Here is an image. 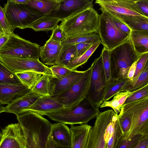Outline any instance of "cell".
<instances>
[{"instance_id":"cell-1","label":"cell","mask_w":148,"mask_h":148,"mask_svg":"<svg viewBox=\"0 0 148 148\" xmlns=\"http://www.w3.org/2000/svg\"><path fill=\"white\" fill-rule=\"evenodd\" d=\"M23 130L25 148H45L51 123L42 115L26 111L16 116Z\"/></svg>"},{"instance_id":"cell-2","label":"cell","mask_w":148,"mask_h":148,"mask_svg":"<svg viewBox=\"0 0 148 148\" xmlns=\"http://www.w3.org/2000/svg\"><path fill=\"white\" fill-rule=\"evenodd\" d=\"M99 15L93 7L76 13L61 21L59 25L66 39L77 36L97 33Z\"/></svg>"},{"instance_id":"cell-3","label":"cell","mask_w":148,"mask_h":148,"mask_svg":"<svg viewBox=\"0 0 148 148\" xmlns=\"http://www.w3.org/2000/svg\"><path fill=\"white\" fill-rule=\"evenodd\" d=\"M100 113L86 97L73 108L47 114L45 115L51 119L64 124L73 125L87 123L97 117Z\"/></svg>"},{"instance_id":"cell-4","label":"cell","mask_w":148,"mask_h":148,"mask_svg":"<svg viewBox=\"0 0 148 148\" xmlns=\"http://www.w3.org/2000/svg\"><path fill=\"white\" fill-rule=\"evenodd\" d=\"M111 74L115 79L128 78L129 69L141 55L135 51L130 37L126 41L110 51Z\"/></svg>"},{"instance_id":"cell-5","label":"cell","mask_w":148,"mask_h":148,"mask_svg":"<svg viewBox=\"0 0 148 148\" xmlns=\"http://www.w3.org/2000/svg\"><path fill=\"white\" fill-rule=\"evenodd\" d=\"M120 112L128 116L131 121L125 139L136 135L148 134V96L123 104Z\"/></svg>"},{"instance_id":"cell-6","label":"cell","mask_w":148,"mask_h":148,"mask_svg":"<svg viewBox=\"0 0 148 148\" xmlns=\"http://www.w3.org/2000/svg\"><path fill=\"white\" fill-rule=\"evenodd\" d=\"M5 13L12 32L18 28H29L36 21L44 15L27 4H21L8 0L3 7Z\"/></svg>"},{"instance_id":"cell-7","label":"cell","mask_w":148,"mask_h":148,"mask_svg":"<svg viewBox=\"0 0 148 148\" xmlns=\"http://www.w3.org/2000/svg\"><path fill=\"white\" fill-rule=\"evenodd\" d=\"M40 47L13 33L0 49V56L39 60Z\"/></svg>"},{"instance_id":"cell-8","label":"cell","mask_w":148,"mask_h":148,"mask_svg":"<svg viewBox=\"0 0 148 148\" xmlns=\"http://www.w3.org/2000/svg\"><path fill=\"white\" fill-rule=\"evenodd\" d=\"M97 33L101 43L109 51L127 40L130 35L119 29L112 18L105 11L102 12L99 15Z\"/></svg>"},{"instance_id":"cell-9","label":"cell","mask_w":148,"mask_h":148,"mask_svg":"<svg viewBox=\"0 0 148 148\" xmlns=\"http://www.w3.org/2000/svg\"><path fill=\"white\" fill-rule=\"evenodd\" d=\"M91 66L92 72L86 97L97 108L99 109L103 102L107 84L101 55L94 60Z\"/></svg>"},{"instance_id":"cell-10","label":"cell","mask_w":148,"mask_h":148,"mask_svg":"<svg viewBox=\"0 0 148 148\" xmlns=\"http://www.w3.org/2000/svg\"><path fill=\"white\" fill-rule=\"evenodd\" d=\"M92 72L91 66L85 71L81 78L69 89L58 95L51 96L57 98L65 109H69L75 107L86 97Z\"/></svg>"},{"instance_id":"cell-11","label":"cell","mask_w":148,"mask_h":148,"mask_svg":"<svg viewBox=\"0 0 148 148\" xmlns=\"http://www.w3.org/2000/svg\"><path fill=\"white\" fill-rule=\"evenodd\" d=\"M0 61L14 73L28 71L52 77L49 68L39 60L0 56Z\"/></svg>"},{"instance_id":"cell-12","label":"cell","mask_w":148,"mask_h":148,"mask_svg":"<svg viewBox=\"0 0 148 148\" xmlns=\"http://www.w3.org/2000/svg\"><path fill=\"white\" fill-rule=\"evenodd\" d=\"M114 110H108L100 112L97 117L89 134L86 148H106L107 139L105 132Z\"/></svg>"},{"instance_id":"cell-13","label":"cell","mask_w":148,"mask_h":148,"mask_svg":"<svg viewBox=\"0 0 148 148\" xmlns=\"http://www.w3.org/2000/svg\"><path fill=\"white\" fill-rule=\"evenodd\" d=\"M95 3L100 6L99 10L101 12H111L124 16L146 17L137 6L136 0H97Z\"/></svg>"},{"instance_id":"cell-14","label":"cell","mask_w":148,"mask_h":148,"mask_svg":"<svg viewBox=\"0 0 148 148\" xmlns=\"http://www.w3.org/2000/svg\"><path fill=\"white\" fill-rule=\"evenodd\" d=\"M2 131L0 148H25L24 132L19 123L9 124Z\"/></svg>"},{"instance_id":"cell-15","label":"cell","mask_w":148,"mask_h":148,"mask_svg":"<svg viewBox=\"0 0 148 148\" xmlns=\"http://www.w3.org/2000/svg\"><path fill=\"white\" fill-rule=\"evenodd\" d=\"M92 7V0H62L58 9L49 15L62 21L78 12Z\"/></svg>"},{"instance_id":"cell-16","label":"cell","mask_w":148,"mask_h":148,"mask_svg":"<svg viewBox=\"0 0 148 148\" xmlns=\"http://www.w3.org/2000/svg\"><path fill=\"white\" fill-rule=\"evenodd\" d=\"M64 108V105L57 98L51 96H45L40 97L22 112L31 111L43 116Z\"/></svg>"},{"instance_id":"cell-17","label":"cell","mask_w":148,"mask_h":148,"mask_svg":"<svg viewBox=\"0 0 148 148\" xmlns=\"http://www.w3.org/2000/svg\"><path fill=\"white\" fill-rule=\"evenodd\" d=\"M85 72V71L72 70L59 80L50 77V96H55L68 90L81 78Z\"/></svg>"},{"instance_id":"cell-18","label":"cell","mask_w":148,"mask_h":148,"mask_svg":"<svg viewBox=\"0 0 148 148\" xmlns=\"http://www.w3.org/2000/svg\"><path fill=\"white\" fill-rule=\"evenodd\" d=\"M61 43L50 38L40 49V57L41 62L45 65H54L62 48Z\"/></svg>"},{"instance_id":"cell-19","label":"cell","mask_w":148,"mask_h":148,"mask_svg":"<svg viewBox=\"0 0 148 148\" xmlns=\"http://www.w3.org/2000/svg\"><path fill=\"white\" fill-rule=\"evenodd\" d=\"M30 90L22 84H0V103L8 105L15 99L25 95Z\"/></svg>"},{"instance_id":"cell-20","label":"cell","mask_w":148,"mask_h":148,"mask_svg":"<svg viewBox=\"0 0 148 148\" xmlns=\"http://www.w3.org/2000/svg\"><path fill=\"white\" fill-rule=\"evenodd\" d=\"M40 97L30 90L25 95L16 98L5 106L4 112L14 114L17 116L31 106Z\"/></svg>"},{"instance_id":"cell-21","label":"cell","mask_w":148,"mask_h":148,"mask_svg":"<svg viewBox=\"0 0 148 148\" xmlns=\"http://www.w3.org/2000/svg\"><path fill=\"white\" fill-rule=\"evenodd\" d=\"M49 136L53 141L60 145L71 147L70 130L64 124L60 122L51 123Z\"/></svg>"},{"instance_id":"cell-22","label":"cell","mask_w":148,"mask_h":148,"mask_svg":"<svg viewBox=\"0 0 148 148\" xmlns=\"http://www.w3.org/2000/svg\"><path fill=\"white\" fill-rule=\"evenodd\" d=\"M92 126L86 124L71 125V148H86L89 134Z\"/></svg>"},{"instance_id":"cell-23","label":"cell","mask_w":148,"mask_h":148,"mask_svg":"<svg viewBox=\"0 0 148 148\" xmlns=\"http://www.w3.org/2000/svg\"><path fill=\"white\" fill-rule=\"evenodd\" d=\"M119 20L128 27L131 31H148V17L139 16H124L111 12Z\"/></svg>"},{"instance_id":"cell-24","label":"cell","mask_w":148,"mask_h":148,"mask_svg":"<svg viewBox=\"0 0 148 148\" xmlns=\"http://www.w3.org/2000/svg\"><path fill=\"white\" fill-rule=\"evenodd\" d=\"M130 37L135 51L139 55L148 53V31H132Z\"/></svg>"},{"instance_id":"cell-25","label":"cell","mask_w":148,"mask_h":148,"mask_svg":"<svg viewBox=\"0 0 148 148\" xmlns=\"http://www.w3.org/2000/svg\"><path fill=\"white\" fill-rule=\"evenodd\" d=\"M62 0H30L28 5L46 15L57 10Z\"/></svg>"},{"instance_id":"cell-26","label":"cell","mask_w":148,"mask_h":148,"mask_svg":"<svg viewBox=\"0 0 148 148\" xmlns=\"http://www.w3.org/2000/svg\"><path fill=\"white\" fill-rule=\"evenodd\" d=\"M60 20L49 14L44 15L34 22L29 28L36 32L53 30Z\"/></svg>"},{"instance_id":"cell-27","label":"cell","mask_w":148,"mask_h":148,"mask_svg":"<svg viewBox=\"0 0 148 148\" xmlns=\"http://www.w3.org/2000/svg\"><path fill=\"white\" fill-rule=\"evenodd\" d=\"M147 84H148V63L137 79L134 81H132L129 79L120 92H135Z\"/></svg>"},{"instance_id":"cell-28","label":"cell","mask_w":148,"mask_h":148,"mask_svg":"<svg viewBox=\"0 0 148 148\" xmlns=\"http://www.w3.org/2000/svg\"><path fill=\"white\" fill-rule=\"evenodd\" d=\"M62 47L56 65L65 66L77 58L75 45L65 44Z\"/></svg>"},{"instance_id":"cell-29","label":"cell","mask_w":148,"mask_h":148,"mask_svg":"<svg viewBox=\"0 0 148 148\" xmlns=\"http://www.w3.org/2000/svg\"><path fill=\"white\" fill-rule=\"evenodd\" d=\"M134 92H119L114 96L113 98L111 101H103L100 105L99 108L110 107L112 108L116 114H118L120 112L121 107L127 98Z\"/></svg>"},{"instance_id":"cell-30","label":"cell","mask_w":148,"mask_h":148,"mask_svg":"<svg viewBox=\"0 0 148 148\" xmlns=\"http://www.w3.org/2000/svg\"><path fill=\"white\" fill-rule=\"evenodd\" d=\"M129 79L128 78L117 79L111 78L107 82L103 101H107L117 93L120 92Z\"/></svg>"},{"instance_id":"cell-31","label":"cell","mask_w":148,"mask_h":148,"mask_svg":"<svg viewBox=\"0 0 148 148\" xmlns=\"http://www.w3.org/2000/svg\"><path fill=\"white\" fill-rule=\"evenodd\" d=\"M22 84L31 90L41 77L42 74L31 71L14 73Z\"/></svg>"},{"instance_id":"cell-32","label":"cell","mask_w":148,"mask_h":148,"mask_svg":"<svg viewBox=\"0 0 148 148\" xmlns=\"http://www.w3.org/2000/svg\"><path fill=\"white\" fill-rule=\"evenodd\" d=\"M89 42L95 44L101 41L99 34L96 32L80 35L66 39L61 43V45L73 44L82 42Z\"/></svg>"},{"instance_id":"cell-33","label":"cell","mask_w":148,"mask_h":148,"mask_svg":"<svg viewBox=\"0 0 148 148\" xmlns=\"http://www.w3.org/2000/svg\"><path fill=\"white\" fill-rule=\"evenodd\" d=\"M42 75L41 77L31 90L40 96H50V77Z\"/></svg>"},{"instance_id":"cell-34","label":"cell","mask_w":148,"mask_h":148,"mask_svg":"<svg viewBox=\"0 0 148 148\" xmlns=\"http://www.w3.org/2000/svg\"><path fill=\"white\" fill-rule=\"evenodd\" d=\"M101 43V42H99L93 45L84 54L75 58L65 67L71 70H76L78 67L87 62L89 58Z\"/></svg>"},{"instance_id":"cell-35","label":"cell","mask_w":148,"mask_h":148,"mask_svg":"<svg viewBox=\"0 0 148 148\" xmlns=\"http://www.w3.org/2000/svg\"><path fill=\"white\" fill-rule=\"evenodd\" d=\"M0 84H22L15 74L0 61Z\"/></svg>"},{"instance_id":"cell-36","label":"cell","mask_w":148,"mask_h":148,"mask_svg":"<svg viewBox=\"0 0 148 148\" xmlns=\"http://www.w3.org/2000/svg\"><path fill=\"white\" fill-rule=\"evenodd\" d=\"M123 140V132L119 117L116 123L112 134L108 140L106 148H117Z\"/></svg>"},{"instance_id":"cell-37","label":"cell","mask_w":148,"mask_h":148,"mask_svg":"<svg viewBox=\"0 0 148 148\" xmlns=\"http://www.w3.org/2000/svg\"><path fill=\"white\" fill-rule=\"evenodd\" d=\"M101 55L102 57L103 65L107 82L112 78L110 70V51L103 47Z\"/></svg>"},{"instance_id":"cell-38","label":"cell","mask_w":148,"mask_h":148,"mask_svg":"<svg viewBox=\"0 0 148 148\" xmlns=\"http://www.w3.org/2000/svg\"><path fill=\"white\" fill-rule=\"evenodd\" d=\"M49 68L52 73V77L59 80L62 79L72 71L64 66L57 65Z\"/></svg>"},{"instance_id":"cell-39","label":"cell","mask_w":148,"mask_h":148,"mask_svg":"<svg viewBox=\"0 0 148 148\" xmlns=\"http://www.w3.org/2000/svg\"><path fill=\"white\" fill-rule=\"evenodd\" d=\"M148 53L142 55L137 62L135 72L132 81L136 80L148 63Z\"/></svg>"},{"instance_id":"cell-40","label":"cell","mask_w":148,"mask_h":148,"mask_svg":"<svg viewBox=\"0 0 148 148\" xmlns=\"http://www.w3.org/2000/svg\"><path fill=\"white\" fill-rule=\"evenodd\" d=\"M147 96H148V84L129 96L123 104L137 101Z\"/></svg>"},{"instance_id":"cell-41","label":"cell","mask_w":148,"mask_h":148,"mask_svg":"<svg viewBox=\"0 0 148 148\" xmlns=\"http://www.w3.org/2000/svg\"><path fill=\"white\" fill-rule=\"evenodd\" d=\"M118 116L123 132V139H125L131 127V120L128 116L121 112Z\"/></svg>"},{"instance_id":"cell-42","label":"cell","mask_w":148,"mask_h":148,"mask_svg":"<svg viewBox=\"0 0 148 148\" xmlns=\"http://www.w3.org/2000/svg\"><path fill=\"white\" fill-rule=\"evenodd\" d=\"M141 134L136 135L125 139H123L117 148H133L142 138Z\"/></svg>"},{"instance_id":"cell-43","label":"cell","mask_w":148,"mask_h":148,"mask_svg":"<svg viewBox=\"0 0 148 148\" xmlns=\"http://www.w3.org/2000/svg\"><path fill=\"white\" fill-rule=\"evenodd\" d=\"M0 27L4 33L9 35L12 32L5 16L3 8L0 5ZM14 33V32H13Z\"/></svg>"},{"instance_id":"cell-44","label":"cell","mask_w":148,"mask_h":148,"mask_svg":"<svg viewBox=\"0 0 148 148\" xmlns=\"http://www.w3.org/2000/svg\"><path fill=\"white\" fill-rule=\"evenodd\" d=\"M50 38L61 43L66 39L64 32L58 25L52 30Z\"/></svg>"},{"instance_id":"cell-45","label":"cell","mask_w":148,"mask_h":148,"mask_svg":"<svg viewBox=\"0 0 148 148\" xmlns=\"http://www.w3.org/2000/svg\"><path fill=\"white\" fill-rule=\"evenodd\" d=\"M106 12L112 18L114 23L119 29L125 33L130 34L132 31L128 27L111 13L109 12Z\"/></svg>"},{"instance_id":"cell-46","label":"cell","mask_w":148,"mask_h":148,"mask_svg":"<svg viewBox=\"0 0 148 148\" xmlns=\"http://www.w3.org/2000/svg\"><path fill=\"white\" fill-rule=\"evenodd\" d=\"M76 50L77 58L85 53L94 44L89 42H82L75 44Z\"/></svg>"},{"instance_id":"cell-47","label":"cell","mask_w":148,"mask_h":148,"mask_svg":"<svg viewBox=\"0 0 148 148\" xmlns=\"http://www.w3.org/2000/svg\"><path fill=\"white\" fill-rule=\"evenodd\" d=\"M136 3L144 15L148 17V0H136Z\"/></svg>"},{"instance_id":"cell-48","label":"cell","mask_w":148,"mask_h":148,"mask_svg":"<svg viewBox=\"0 0 148 148\" xmlns=\"http://www.w3.org/2000/svg\"><path fill=\"white\" fill-rule=\"evenodd\" d=\"M148 148V134L144 135L136 145L133 148Z\"/></svg>"},{"instance_id":"cell-49","label":"cell","mask_w":148,"mask_h":148,"mask_svg":"<svg viewBox=\"0 0 148 148\" xmlns=\"http://www.w3.org/2000/svg\"><path fill=\"white\" fill-rule=\"evenodd\" d=\"M45 148H71V147L60 145L53 141L49 136L46 143Z\"/></svg>"},{"instance_id":"cell-50","label":"cell","mask_w":148,"mask_h":148,"mask_svg":"<svg viewBox=\"0 0 148 148\" xmlns=\"http://www.w3.org/2000/svg\"><path fill=\"white\" fill-rule=\"evenodd\" d=\"M137 60L132 64L128 71L127 74V78L130 80H131L132 79L136 71Z\"/></svg>"},{"instance_id":"cell-51","label":"cell","mask_w":148,"mask_h":148,"mask_svg":"<svg viewBox=\"0 0 148 148\" xmlns=\"http://www.w3.org/2000/svg\"><path fill=\"white\" fill-rule=\"evenodd\" d=\"M8 36L5 34L0 38V49L8 40Z\"/></svg>"},{"instance_id":"cell-52","label":"cell","mask_w":148,"mask_h":148,"mask_svg":"<svg viewBox=\"0 0 148 148\" xmlns=\"http://www.w3.org/2000/svg\"><path fill=\"white\" fill-rule=\"evenodd\" d=\"M11 1L14 3L21 4H27L30 0H10Z\"/></svg>"},{"instance_id":"cell-53","label":"cell","mask_w":148,"mask_h":148,"mask_svg":"<svg viewBox=\"0 0 148 148\" xmlns=\"http://www.w3.org/2000/svg\"><path fill=\"white\" fill-rule=\"evenodd\" d=\"M5 107L0 105V113L4 112Z\"/></svg>"},{"instance_id":"cell-54","label":"cell","mask_w":148,"mask_h":148,"mask_svg":"<svg viewBox=\"0 0 148 148\" xmlns=\"http://www.w3.org/2000/svg\"><path fill=\"white\" fill-rule=\"evenodd\" d=\"M5 34L3 30L0 27V34Z\"/></svg>"},{"instance_id":"cell-55","label":"cell","mask_w":148,"mask_h":148,"mask_svg":"<svg viewBox=\"0 0 148 148\" xmlns=\"http://www.w3.org/2000/svg\"><path fill=\"white\" fill-rule=\"evenodd\" d=\"M2 138V133L0 132V143L1 141V138Z\"/></svg>"},{"instance_id":"cell-56","label":"cell","mask_w":148,"mask_h":148,"mask_svg":"<svg viewBox=\"0 0 148 148\" xmlns=\"http://www.w3.org/2000/svg\"><path fill=\"white\" fill-rule=\"evenodd\" d=\"M5 34H0V37H1L3 36Z\"/></svg>"},{"instance_id":"cell-57","label":"cell","mask_w":148,"mask_h":148,"mask_svg":"<svg viewBox=\"0 0 148 148\" xmlns=\"http://www.w3.org/2000/svg\"><path fill=\"white\" fill-rule=\"evenodd\" d=\"M1 37H0V38Z\"/></svg>"},{"instance_id":"cell-58","label":"cell","mask_w":148,"mask_h":148,"mask_svg":"<svg viewBox=\"0 0 148 148\" xmlns=\"http://www.w3.org/2000/svg\"></svg>"}]
</instances>
